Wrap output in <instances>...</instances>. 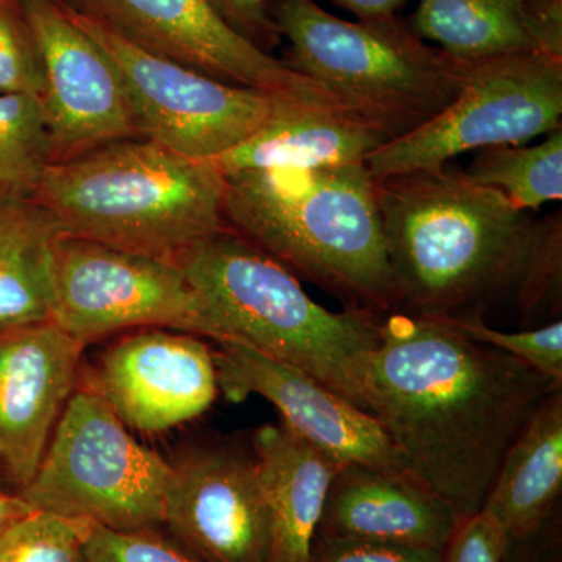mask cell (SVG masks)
Returning a JSON list of instances; mask_svg holds the SVG:
<instances>
[{"label": "cell", "instance_id": "e0dca14e", "mask_svg": "<svg viewBox=\"0 0 562 562\" xmlns=\"http://www.w3.org/2000/svg\"><path fill=\"white\" fill-rule=\"evenodd\" d=\"M458 522L449 503L412 472L342 464L325 498L316 538L442 553Z\"/></svg>", "mask_w": 562, "mask_h": 562}, {"label": "cell", "instance_id": "ba28073f", "mask_svg": "<svg viewBox=\"0 0 562 562\" xmlns=\"http://www.w3.org/2000/svg\"><path fill=\"white\" fill-rule=\"evenodd\" d=\"M562 60L542 54L468 63L457 99L427 124L366 160L376 180L441 171L465 151L522 146L562 128Z\"/></svg>", "mask_w": 562, "mask_h": 562}, {"label": "cell", "instance_id": "9c48e42d", "mask_svg": "<svg viewBox=\"0 0 562 562\" xmlns=\"http://www.w3.org/2000/svg\"><path fill=\"white\" fill-rule=\"evenodd\" d=\"M66 7L116 66L140 138L154 140L181 157L217 160L271 120L281 103L295 101L224 83L157 57L122 38L102 22Z\"/></svg>", "mask_w": 562, "mask_h": 562}, {"label": "cell", "instance_id": "d4e9b609", "mask_svg": "<svg viewBox=\"0 0 562 562\" xmlns=\"http://www.w3.org/2000/svg\"><path fill=\"white\" fill-rule=\"evenodd\" d=\"M91 520L33 512L0 536V562H88Z\"/></svg>", "mask_w": 562, "mask_h": 562}, {"label": "cell", "instance_id": "f1b7e54d", "mask_svg": "<svg viewBox=\"0 0 562 562\" xmlns=\"http://www.w3.org/2000/svg\"><path fill=\"white\" fill-rule=\"evenodd\" d=\"M85 552L88 562H205L155 530L117 531L95 524Z\"/></svg>", "mask_w": 562, "mask_h": 562}, {"label": "cell", "instance_id": "2e32d148", "mask_svg": "<svg viewBox=\"0 0 562 562\" xmlns=\"http://www.w3.org/2000/svg\"><path fill=\"white\" fill-rule=\"evenodd\" d=\"M83 349L50 321L0 331V464L21 490L74 394Z\"/></svg>", "mask_w": 562, "mask_h": 562}, {"label": "cell", "instance_id": "d6a6232c", "mask_svg": "<svg viewBox=\"0 0 562 562\" xmlns=\"http://www.w3.org/2000/svg\"><path fill=\"white\" fill-rule=\"evenodd\" d=\"M342 9L349 10L358 21H382L398 16V11L408 0H333Z\"/></svg>", "mask_w": 562, "mask_h": 562}, {"label": "cell", "instance_id": "f546056e", "mask_svg": "<svg viewBox=\"0 0 562 562\" xmlns=\"http://www.w3.org/2000/svg\"><path fill=\"white\" fill-rule=\"evenodd\" d=\"M508 536L486 513L464 517L442 552V562H506Z\"/></svg>", "mask_w": 562, "mask_h": 562}, {"label": "cell", "instance_id": "4316f807", "mask_svg": "<svg viewBox=\"0 0 562 562\" xmlns=\"http://www.w3.org/2000/svg\"><path fill=\"white\" fill-rule=\"evenodd\" d=\"M476 344L517 358L528 368L562 384V322L560 319L524 331H502L491 327L482 316L439 319Z\"/></svg>", "mask_w": 562, "mask_h": 562}, {"label": "cell", "instance_id": "7a4b0ae2", "mask_svg": "<svg viewBox=\"0 0 562 562\" xmlns=\"http://www.w3.org/2000/svg\"><path fill=\"white\" fill-rule=\"evenodd\" d=\"M397 312L431 319L482 316L512 299L536 221L465 172L376 180Z\"/></svg>", "mask_w": 562, "mask_h": 562}, {"label": "cell", "instance_id": "1f68e13d", "mask_svg": "<svg viewBox=\"0 0 562 562\" xmlns=\"http://www.w3.org/2000/svg\"><path fill=\"white\" fill-rule=\"evenodd\" d=\"M217 10L233 27L243 33L262 50L277 44L281 38L273 7L277 0H213Z\"/></svg>", "mask_w": 562, "mask_h": 562}, {"label": "cell", "instance_id": "ffe728a7", "mask_svg": "<svg viewBox=\"0 0 562 562\" xmlns=\"http://www.w3.org/2000/svg\"><path fill=\"white\" fill-rule=\"evenodd\" d=\"M562 491V386L553 387L503 458L482 508L512 542L536 535Z\"/></svg>", "mask_w": 562, "mask_h": 562}, {"label": "cell", "instance_id": "6da1fadb", "mask_svg": "<svg viewBox=\"0 0 562 562\" xmlns=\"http://www.w3.org/2000/svg\"><path fill=\"white\" fill-rule=\"evenodd\" d=\"M557 386L443 321L394 312L380 319L362 398L409 472L461 520L482 512L514 439Z\"/></svg>", "mask_w": 562, "mask_h": 562}, {"label": "cell", "instance_id": "30bf717a", "mask_svg": "<svg viewBox=\"0 0 562 562\" xmlns=\"http://www.w3.org/2000/svg\"><path fill=\"white\" fill-rule=\"evenodd\" d=\"M50 322L83 347L135 327L209 333L205 306L176 261L70 236L52 244Z\"/></svg>", "mask_w": 562, "mask_h": 562}, {"label": "cell", "instance_id": "7c38bea8", "mask_svg": "<svg viewBox=\"0 0 562 562\" xmlns=\"http://www.w3.org/2000/svg\"><path fill=\"white\" fill-rule=\"evenodd\" d=\"M41 63V98L52 162L140 138L127 91L109 54L77 24L63 0H20Z\"/></svg>", "mask_w": 562, "mask_h": 562}, {"label": "cell", "instance_id": "5b68a950", "mask_svg": "<svg viewBox=\"0 0 562 562\" xmlns=\"http://www.w3.org/2000/svg\"><path fill=\"white\" fill-rule=\"evenodd\" d=\"M224 195L216 162L132 138L52 162L33 201L58 236L173 261L227 227Z\"/></svg>", "mask_w": 562, "mask_h": 562}, {"label": "cell", "instance_id": "9a60e30c", "mask_svg": "<svg viewBox=\"0 0 562 562\" xmlns=\"http://www.w3.org/2000/svg\"><path fill=\"white\" fill-rule=\"evenodd\" d=\"M205 562H268L269 513L255 458L201 450L172 468L165 524Z\"/></svg>", "mask_w": 562, "mask_h": 562}, {"label": "cell", "instance_id": "83f0119b", "mask_svg": "<svg viewBox=\"0 0 562 562\" xmlns=\"http://www.w3.org/2000/svg\"><path fill=\"white\" fill-rule=\"evenodd\" d=\"M43 92V63L20 2L0 3V94Z\"/></svg>", "mask_w": 562, "mask_h": 562}, {"label": "cell", "instance_id": "52a82bcc", "mask_svg": "<svg viewBox=\"0 0 562 562\" xmlns=\"http://www.w3.org/2000/svg\"><path fill=\"white\" fill-rule=\"evenodd\" d=\"M173 465L136 441L92 387L74 391L21 497L117 531L165 524Z\"/></svg>", "mask_w": 562, "mask_h": 562}, {"label": "cell", "instance_id": "ac0fdd59", "mask_svg": "<svg viewBox=\"0 0 562 562\" xmlns=\"http://www.w3.org/2000/svg\"><path fill=\"white\" fill-rule=\"evenodd\" d=\"M390 143L339 106L284 101L250 138L214 160L224 176L261 169H316L366 162Z\"/></svg>", "mask_w": 562, "mask_h": 562}, {"label": "cell", "instance_id": "603a6c76", "mask_svg": "<svg viewBox=\"0 0 562 562\" xmlns=\"http://www.w3.org/2000/svg\"><path fill=\"white\" fill-rule=\"evenodd\" d=\"M469 179L501 191L520 211H539L562 199V128L536 146H498L480 150Z\"/></svg>", "mask_w": 562, "mask_h": 562}, {"label": "cell", "instance_id": "8992f818", "mask_svg": "<svg viewBox=\"0 0 562 562\" xmlns=\"http://www.w3.org/2000/svg\"><path fill=\"white\" fill-rule=\"evenodd\" d=\"M273 21L290 43L284 65L390 140L446 110L468 72V63L430 46L398 16L350 22L314 0H277Z\"/></svg>", "mask_w": 562, "mask_h": 562}, {"label": "cell", "instance_id": "4fadbf2b", "mask_svg": "<svg viewBox=\"0 0 562 562\" xmlns=\"http://www.w3.org/2000/svg\"><path fill=\"white\" fill-rule=\"evenodd\" d=\"M220 391L231 402L258 395L276 406L281 424L341 464H364L409 472L382 424L317 382L308 373L250 349L216 341Z\"/></svg>", "mask_w": 562, "mask_h": 562}, {"label": "cell", "instance_id": "5bb4252c", "mask_svg": "<svg viewBox=\"0 0 562 562\" xmlns=\"http://www.w3.org/2000/svg\"><path fill=\"white\" fill-rule=\"evenodd\" d=\"M92 390L125 427L146 435L198 419L221 392L209 344L192 333L166 330L113 344L99 362Z\"/></svg>", "mask_w": 562, "mask_h": 562}, {"label": "cell", "instance_id": "d6986e66", "mask_svg": "<svg viewBox=\"0 0 562 562\" xmlns=\"http://www.w3.org/2000/svg\"><path fill=\"white\" fill-rule=\"evenodd\" d=\"M254 454L269 513L268 562H308L341 462L283 424H266L255 431Z\"/></svg>", "mask_w": 562, "mask_h": 562}, {"label": "cell", "instance_id": "3957f363", "mask_svg": "<svg viewBox=\"0 0 562 562\" xmlns=\"http://www.w3.org/2000/svg\"><path fill=\"white\" fill-rule=\"evenodd\" d=\"M228 228L342 303L397 312L376 179L366 162L225 176Z\"/></svg>", "mask_w": 562, "mask_h": 562}, {"label": "cell", "instance_id": "4dcf8cb0", "mask_svg": "<svg viewBox=\"0 0 562 562\" xmlns=\"http://www.w3.org/2000/svg\"><path fill=\"white\" fill-rule=\"evenodd\" d=\"M308 562H442V553L394 543L325 541L314 538Z\"/></svg>", "mask_w": 562, "mask_h": 562}, {"label": "cell", "instance_id": "277c9868", "mask_svg": "<svg viewBox=\"0 0 562 562\" xmlns=\"http://www.w3.org/2000/svg\"><path fill=\"white\" fill-rule=\"evenodd\" d=\"M173 261L205 306L206 338L261 351L368 412L362 390L382 317L330 312L290 269L228 227Z\"/></svg>", "mask_w": 562, "mask_h": 562}, {"label": "cell", "instance_id": "484cf974", "mask_svg": "<svg viewBox=\"0 0 562 562\" xmlns=\"http://www.w3.org/2000/svg\"><path fill=\"white\" fill-rule=\"evenodd\" d=\"M525 322L561 313L562 222L561 214L536 221L535 236L522 276L509 299Z\"/></svg>", "mask_w": 562, "mask_h": 562}, {"label": "cell", "instance_id": "836d02e7", "mask_svg": "<svg viewBox=\"0 0 562 562\" xmlns=\"http://www.w3.org/2000/svg\"><path fill=\"white\" fill-rule=\"evenodd\" d=\"M33 512L36 509L32 508L21 495H10L0 491V536L9 530L11 525L20 522Z\"/></svg>", "mask_w": 562, "mask_h": 562}, {"label": "cell", "instance_id": "7402d4cb", "mask_svg": "<svg viewBox=\"0 0 562 562\" xmlns=\"http://www.w3.org/2000/svg\"><path fill=\"white\" fill-rule=\"evenodd\" d=\"M58 233L35 201H0V331L50 321Z\"/></svg>", "mask_w": 562, "mask_h": 562}, {"label": "cell", "instance_id": "e575fe53", "mask_svg": "<svg viewBox=\"0 0 562 562\" xmlns=\"http://www.w3.org/2000/svg\"><path fill=\"white\" fill-rule=\"evenodd\" d=\"M20 2V0H0V3Z\"/></svg>", "mask_w": 562, "mask_h": 562}, {"label": "cell", "instance_id": "44dd1931", "mask_svg": "<svg viewBox=\"0 0 562 562\" xmlns=\"http://www.w3.org/2000/svg\"><path fill=\"white\" fill-rule=\"evenodd\" d=\"M536 0H419L409 27L450 58L475 63L541 54L531 35ZM543 55V54H542Z\"/></svg>", "mask_w": 562, "mask_h": 562}, {"label": "cell", "instance_id": "cb8c5ba5", "mask_svg": "<svg viewBox=\"0 0 562 562\" xmlns=\"http://www.w3.org/2000/svg\"><path fill=\"white\" fill-rule=\"evenodd\" d=\"M50 165L41 99L0 94V201H33Z\"/></svg>", "mask_w": 562, "mask_h": 562}, {"label": "cell", "instance_id": "8fae6325", "mask_svg": "<svg viewBox=\"0 0 562 562\" xmlns=\"http://www.w3.org/2000/svg\"><path fill=\"white\" fill-rule=\"evenodd\" d=\"M139 49L236 87L339 106L319 85L236 31L213 0H63ZM344 110V109H342Z\"/></svg>", "mask_w": 562, "mask_h": 562}]
</instances>
